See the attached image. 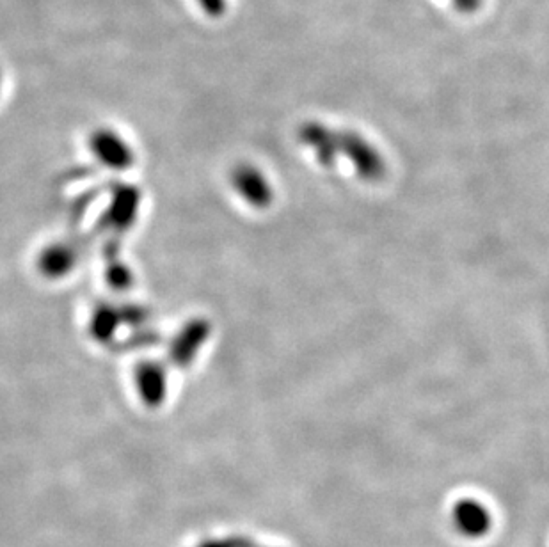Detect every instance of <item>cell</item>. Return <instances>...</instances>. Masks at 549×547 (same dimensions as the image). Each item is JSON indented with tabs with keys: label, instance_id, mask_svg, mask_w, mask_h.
<instances>
[{
	"label": "cell",
	"instance_id": "9",
	"mask_svg": "<svg viewBox=\"0 0 549 547\" xmlns=\"http://www.w3.org/2000/svg\"><path fill=\"white\" fill-rule=\"evenodd\" d=\"M0 89H2V73H0Z\"/></svg>",
	"mask_w": 549,
	"mask_h": 547
},
{
	"label": "cell",
	"instance_id": "3",
	"mask_svg": "<svg viewBox=\"0 0 549 547\" xmlns=\"http://www.w3.org/2000/svg\"><path fill=\"white\" fill-rule=\"evenodd\" d=\"M452 521L455 530L468 539H482L493 528V516L489 508L473 498H464L455 503Z\"/></svg>",
	"mask_w": 549,
	"mask_h": 547
},
{
	"label": "cell",
	"instance_id": "6",
	"mask_svg": "<svg viewBox=\"0 0 549 547\" xmlns=\"http://www.w3.org/2000/svg\"><path fill=\"white\" fill-rule=\"evenodd\" d=\"M75 263L72 249L66 246H54L47 249L41 256V270L50 278L66 276L68 270H72Z\"/></svg>",
	"mask_w": 549,
	"mask_h": 547
},
{
	"label": "cell",
	"instance_id": "1",
	"mask_svg": "<svg viewBox=\"0 0 549 547\" xmlns=\"http://www.w3.org/2000/svg\"><path fill=\"white\" fill-rule=\"evenodd\" d=\"M301 139L306 146L313 148L322 166L333 167L336 157L343 155L365 182H381L386 175V162L379 155V151L359 135L349 132L336 134L317 123H308L301 128Z\"/></svg>",
	"mask_w": 549,
	"mask_h": 547
},
{
	"label": "cell",
	"instance_id": "2",
	"mask_svg": "<svg viewBox=\"0 0 549 547\" xmlns=\"http://www.w3.org/2000/svg\"><path fill=\"white\" fill-rule=\"evenodd\" d=\"M89 148L93 151L96 160H100L105 167L114 171H125L134 164V151L130 144L109 128H100L91 135Z\"/></svg>",
	"mask_w": 549,
	"mask_h": 547
},
{
	"label": "cell",
	"instance_id": "8",
	"mask_svg": "<svg viewBox=\"0 0 549 547\" xmlns=\"http://www.w3.org/2000/svg\"><path fill=\"white\" fill-rule=\"evenodd\" d=\"M199 8L203 9L208 16L219 18L226 13L228 2L226 0H198Z\"/></svg>",
	"mask_w": 549,
	"mask_h": 547
},
{
	"label": "cell",
	"instance_id": "5",
	"mask_svg": "<svg viewBox=\"0 0 549 547\" xmlns=\"http://www.w3.org/2000/svg\"><path fill=\"white\" fill-rule=\"evenodd\" d=\"M137 389L144 404L157 407L166 397V373L157 363H144L136 372Z\"/></svg>",
	"mask_w": 549,
	"mask_h": 547
},
{
	"label": "cell",
	"instance_id": "7",
	"mask_svg": "<svg viewBox=\"0 0 549 547\" xmlns=\"http://www.w3.org/2000/svg\"><path fill=\"white\" fill-rule=\"evenodd\" d=\"M194 547H262L258 546L256 540L247 537V535H228L221 539H208L199 542L198 546Z\"/></svg>",
	"mask_w": 549,
	"mask_h": 547
},
{
	"label": "cell",
	"instance_id": "4",
	"mask_svg": "<svg viewBox=\"0 0 549 547\" xmlns=\"http://www.w3.org/2000/svg\"><path fill=\"white\" fill-rule=\"evenodd\" d=\"M233 185L251 207L267 208L272 203V185L258 167L239 166L233 173Z\"/></svg>",
	"mask_w": 549,
	"mask_h": 547
}]
</instances>
